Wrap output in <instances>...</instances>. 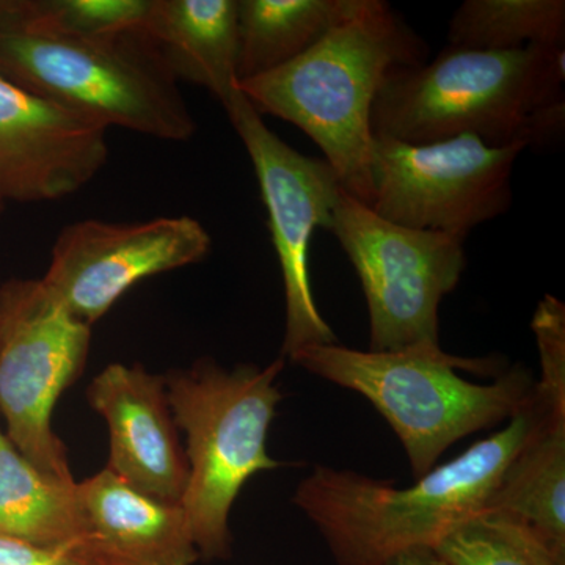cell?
<instances>
[{"instance_id":"6da1fadb","label":"cell","mask_w":565,"mask_h":565,"mask_svg":"<svg viewBox=\"0 0 565 565\" xmlns=\"http://www.w3.org/2000/svg\"><path fill=\"white\" fill-rule=\"evenodd\" d=\"M565 44L516 51L448 46L394 70L371 114L374 136L423 145L473 136L490 147L541 148L565 128Z\"/></svg>"},{"instance_id":"7a4b0ae2","label":"cell","mask_w":565,"mask_h":565,"mask_svg":"<svg viewBox=\"0 0 565 565\" xmlns=\"http://www.w3.org/2000/svg\"><path fill=\"white\" fill-rule=\"evenodd\" d=\"M533 419L534 393L503 429L414 486L316 465L297 486L294 504L318 527L338 565H393L407 556H434L446 534L486 511Z\"/></svg>"},{"instance_id":"3957f363","label":"cell","mask_w":565,"mask_h":565,"mask_svg":"<svg viewBox=\"0 0 565 565\" xmlns=\"http://www.w3.org/2000/svg\"><path fill=\"white\" fill-rule=\"evenodd\" d=\"M422 36L384 0L359 7L313 47L237 84L259 115L291 122L321 148L345 193L373 202L371 114L394 70L422 65Z\"/></svg>"},{"instance_id":"277c9868","label":"cell","mask_w":565,"mask_h":565,"mask_svg":"<svg viewBox=\"0 0 565 565\" xmlns=\"http://www.w3.org/2000/svg\"><path fill=\"white\" fill-rule=\"evenodd\" d=\"M0 77L107 128L173 141L196 132L178 81L143 32L84 35L55 20L47 0H0Z\"/></svg>"},{"instance_id":"5b68a950","label":"cell","mask_w":565,"mask_h":565,"mask_svg":"<svg viewBox=\"0 0 565 565\" xmlns=\"http://www.w3.org/2000/svg\"><path fill=\"white\" fill-rule=\"evenodd\" d=\"M288 359L370 401L399 438L415 479L457 441L509 422L535 386L522 364L504 370L501 360L463 359L441 348L373 352L318 344Z\"/></svg>"},{"instance_id":"8992f818","label":"cell","mask_w":565,"mask_h":565,"mask_svg":"<svg viewBox=\"0 0 565 565\" xmlns=\"http://www.w3.org/2000/svg\"><path fill=\"white\" fill-rule=\"evenodd\" d=\"M285 362L280 356L266 367L225 370L203 359L163 375L174 423L188 437L189 484L181 505L207 559L230 555V514L248 479L281 465L267 455V435L282 399L275 381Z\"/></svg>"},{"instance_id":"52a82bcc","label":"cell","mask_w":565,"mask_h":565,"mask_svg":"<svg viewBox=\"0 0 565 565\" xmlns=\"http://www.w3.org/2000/svg\"><path fill=\"white\" fill-rule=\"evenodd\" d=\"M329 232L362 282L370 349H438V308L462 277L463 236L407 228L341 193Z\"/></svg>"},{"instance_id":"ba28073f","label":"cell","mask_w":565,"mask_h":565,"mask_svg":"<svg viewBox=\"0 0 565 565\" xmlns=\"http://www.w3.org/2000/svg\"><path fill=\"white\" fill-rule=\"evenodd\" d=\"M92 327L77 321L41 280L0 286V411L9 440L44 476L77 484L52 429L58 397L81 375Z\"/></svg>"},{"instance_id":"9c48e42d","label":"cell","mask_w":565,"mask_h":565,"mask_svg":"<svg viewBox=\"0 0 565 565\" xmlns=\"http://www.w3.org/2000/svg\"><path fill=\"white\" fill-rule=\"evenodd\" d=\"M522 151L473 136L423 145L374 136L370 207L396 225L467 237L511 210L512 172Z\"/></svg>"},{"instance_id":"30bf717a","label":"cell","mask_w":565,"mask_h":565,"mask_svg":"<svg viewBox=\"0 0 565 565\" xmlns=\"http://www.w3.org/2000/svg\"><path fill=\"white\" fill-rule=\"evenodd\" d=\"M223 109L250 156L280 263L286 305L281 356L338 343L315 300L310 245L316 230L330 228L343 193L340 180L326 159L308 158L270 131L241 90Z\"/></svg>"},{"instance_id":"8fae6325","label":"cell","mask_w":565,"mask_h":565,"mask_svg":"<svg viewBox=\"0 0 565 565\" xmlns=\"http://www.w3.org/2000/svg\"><path fill=\"white\" fill-rule=\"evenodd\" d=\"M211 247L210 233L188 215L141 222L88 218L58 234L40 280L73 318L92 327L137 282L203 262Z\"/></svg>"},{"instance_id":"7c38bea8","label":"cell","mask_w":565,"mask_h":565,"mask_svg":"<svg viewBox=\"0 0 565 565\" xmlns=\"http://www.w3.org/2000/svg\"><path fill=\"white\" fill-rule=\"evenodd\" d=\"M104 122L0 77V199L54 202L88 184L107 163Z\"/></svg>"},{"instance_id":"4fadbf2b","label":"cell","mask_w":565,"mask_h":565,"mask_svg":"<svg viewBox=\"0 0 565 565\" xmlns=\"http://www.w3.org/2000/svg\"><path fill=\"white\" fill-rule=\"evenodd\" d=\"M533 332L541 362L533 424L486 511L519 516L565 553V305L552 294L535 308Z\"/></svg>"},{"instance_id":"5bb4252c","label":"cell","mask_w":565,"mask_h":565,"mask_svg":"<svg viewBox=\"0 0 565 565\" xmlns=\"http://www.w3.org/2000/svg\"><path fill=\"white\" fill-rule=\"evenodd\" d=\"M88 403L109 424V470L137 492L181 504L189 462L178 438L163 375L109 364L93 379Z\"/></svg>"},{"instance_id":"9a60e30c","label":"cell","mask_w":565,"mask_h":565,"mask_svg":"<svg viewBox=\"0 0 565 565\" xmlns=\"http://www.w3.org/2000/svg\"><path fill=\"white\" fill-rule=\"evenodd\" d=\"M93 565H193L200 557L181 504L137 492L109 468L77 484Z\"/></svg>"},{"instance_id":"2e32d148","label":"cell","mask_w":565,"mask_h":565,"mask_svg":"<svg viewBox=\"0 0 565 565\" xmlns=\"http://www.w3.org/2000/svg\"><path fill=\"white\" fill-rule=\"evenodd\" d=\"M141 32L174 79L206 88L223 107L237 88V0H150Z\"/></svg>"},{"instance_id":"e0dca14e","label":"cell","mask_w":565,"mask_h":565,"mask_svg":"<svg viewBox=\"0 0 565 565\" xmlns=\"http://www.w3.org/2000/svg\"><path fill=\"white\" fill-rule=\"evenodd\" d=\"M360 0H237V84L313 47Z\"/></svg>"},{"instance_id":"ac0fdd59","label":"cell","mask_w":565,"mask_h":565,"mask_svg":"<svg viewBox=\"0 0 565 565\" xmlns=\"http://www.w3.org/2000/svg\"><path fill=\"white\" fill-rule=\"evenodd\" d=\"M0 534L46 550L79 548L85 535L77 484L40 473L2 434Z\"/></svg>"},{"instance_id":"d6986e66","label":"cell","mask_w":565,"mask_h":565,"mask_svg":"<svg viewBox=\"0 0 565 565\" xmlns=\"http://www.w3.org/2000/svg\"><path fill=\"white\" fill-rule=\"evenodd\" d=\"M449 46L516 51L565 44L564 0H467L452 14Z\"/></svg>"},{"instance_id":"ffe728a7","label":"cell","mask_w":565,"mask_h":565,"mask_svg":"<svg viewBox=\"0 0 565 565\" xmlns=\"http://www.w3.org/2000/svg\"><path fill=\"white\" fill-rule=\"evenodd\" d=\"M440 565H565V553L519 516L482 511L435 546Z\"/></svg>"},{"instance_id":"44dd1931","label":"cell","mask_w":565,"mask_h":565,"mask_svg":"<svg viewBox=\"0 0 565 565\" xmlns=\"http://www.w3.org/2000/svg\"><path fill=\"white\" fill-rule=\"evenodd\" d=\"M55 20L98 39L141 31L150 0H47Z\"/></svg>"},{"instance_id":"7402d4cb","label":"cell","mask_w":565,"mask_h":565,"mask_svg":"<svg viewBox=\"0 0 565 565\" xmlns=\"http://www.w3.org/2000/svg\"><path fill=\"white\" fill-rule=\"evenodd\" d=\"M66 550L40 548L28 542L0 534V565H43Z\"/></svg>"},{"instance_id":"603a6c76","label":"cell","mask_w":565,"mask_h":565,"mask_svg":"<svg viewBox=\"0 0 565 565\" xmlns=\"http://www.w3.org/2000/svg\"><path fill=\"white\" fill-rule=\"evenodd\" d=\"M43 565H93L90 561L87 559L79 550H66V552L61 553L57 557L50 561V563Z\"/></svg>"},{"instance_id":"cb8c5ba5","label":"cell","mask_w":565,"mask_h":565,"mask_svg":"<svg viewBox=\"0 0 565 565\" xmlns=\"http://www.w3.org/2000/svg\"><path fill=\"white\" fill-rule=\"evenodd\" d=\"M393 565H440L434 556H407Z\"/></svg>"},{"instance_id":"d4e9b609","label":"cell","mask_w":565,"mask_h":565,"mask_svg":"<svg viewBox=\"0 0 565 565\" xmlns=\"http://www.w3.org/2000/svg\"><path fill=\"white\" fill-rule=\"evenodd\" d=\"M3 206H6V202H3L2 199H0V215H2Z\"/></svg>"}]
</instances>
